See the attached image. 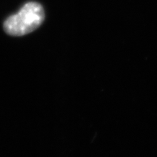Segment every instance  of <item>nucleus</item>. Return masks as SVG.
Wrapping results in <instances>:
<instances>
[{"label": "nucleus", "instance_id": "f257e3e1", "mask_svg": "<svg viewBox=\"0 0 157 157\" xmlns=\"http://www.w3.org/2000/svg\"><path fill=\"white\" fill-rule=\"evenodd\" d=\"M45 12L41 4L36 2L26 3L15 14L10 16L4 22V30L11 36L30 34L41 26Z\"/></svg>", "mask_w": 157, "mask_h": 157}]
</instances>
